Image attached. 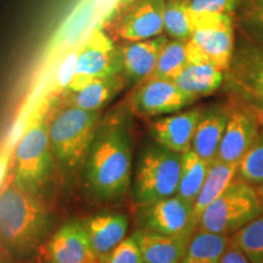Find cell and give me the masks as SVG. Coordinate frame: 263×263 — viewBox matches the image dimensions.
Here are the masks:
<instances>
[{
  "label": "cell",
  "mask_w": 263,
  "mask_h": 263,
  "mask_svg": "<svg viewBox=\"0 0 263 263\" xmlns=\"http://www.w3.org/2000/svg\"><path fill=\"white\" fill-rule=\"evenodd\" d=\"M87 188L101 199L124 195L132 182V144L120 123L108 122L95 133L84 160Z\"/></svg>",
  "instance_id": "cell-1"
},
{
  "label": "cell",
  "mask_w": 263,
  "mask_h": 263,
  "mask_svg": "<svg viewBox=\"0 0 263 263\" xmlns=\"http://www.w3.org/2000/svg\"><path fill=\"white\" fill-rule=\"evenodd\" d=\"M48 213L34 193L12 180L0 192V240L10 251L27 254L41 241Z\"/></svg>",
  "instance_id": "cell-2"
},
{
  "label": "cell",
  "mask_w": 263,
  "mask_h": 263,
  "mask_svg": "<svg viewBox=\"0 0 263 263\" xmlns=\"http://www.w3.org/2000/svg\"><path fill=\"white\" fill-rule=\"evenodd\" d=\"M262 212L263 205L255 185L235 177L224 192L206 207L196 229L232 235Z\"/></svg>",
  "instance_id": "cell-3"
},
{
  "label": "cell",
  "mask_w": 263,
  "mask_h": 263,
  "mask_svg": "<svg viewBox=\"0 0 263 263\" xmlns=\"http://www.w3.org/2000/svg\"><path fill=\"white\" fill-rule=\"evenodd\" d=\"M99 111L68 106L59 111L49 124L52 155L67 168H76L89 153L97 133Z\"/></svg>",
  "instance_id": "cell-4"
},
{
  "label": "cell",
  "mask_w": 263,
  "mask_h": 263,
  "mask_svg": "<svg viewBox=\"0 0 263 263\" xmlns=\"http://www.w3.org/2000/svg\"><path fill=\"white\" fill-rule=\"evenodd\" d=\"M182 154L151 145L140 155L134 178V196L138 203L147 206L176 195L178 192Z\"/></svg>",
  "instance_id": "cell-5"
},
{
  "label": "cell",
  "mask_w": 263,
  "mask_h": 263,
  "mask_svg": "<svg viewBox=\"0 0 263 263\" xmlns=\"http://www.w3.org/2000/svg\"><path fill=\"white\" fill-rule=\"evenodd\" d=\"M192 22L193 33L186 41L188 64L209 62L222 71H228L233 59L230 15L192 12Z\"/></svg>",
  "instance_id": "cell-6"
},
{
  "label": "cell",
  "mask_w": 263,
  "mask_h": 263,
  "mask_svg": "<svg viewBox=\"0 0 263 263\" xmlns=\"http://www.w3.org/2000/svg\"><path fill=\"white\" fill-rule=\"evenodd\" d=\"M51 155L49 124L34 122L15 145L14 182L28 192L37 193L50 174Z\"/></svg>",
  "instance_id": "cell-7"
},
{
  "label": "cell",
  "mask_w": 263,
  "mask_h": 263,
  "mask_svg": "<svg viewBox=\"0 0 263 263\" xmlns=\"http://www.w3.org/2000/svg\"><path fill=\"white\" fill-rule=\"evenodd\" d=\"M122 72L120 48L103 31H95L78 50L74 73L67 89L76 91L97 78L110 77Z\"/></svg>",
  "instance_id": "cell-8"
},
{
  "label": "cell",
  "mask_w": 263,
  "mask_h": 263,
  "mask_svg": "<svg viewBox=\"0 0 263 263\" xmlns=\"http://www.w3.org/2000/svg\"><path fill=\"white\" fill-rule=\"evenodd\" d=\"M230 85L240 106L263 127V50L252 48L240 51L229 76Z\"/></svg>",
  "instance_id": "cell-9"
},
{
  "label": "cell",
  "mask_w": 263,
  "mask_h": 263,
  "mask_svg": "<svg viewBox=\"0 0 263 263\" xmlns=\"http://www.w3.org/2000/svg\"><path fill=\"white\" fill-rule=\"evenodd\" d=\"M195 100L180 90L173 81L151 77L141 82L133 94L132 108L140 116L154 117L177 112Z\"/></svg>",
  "instance_id": "cell-10"
},
{
  "label": "cell",
  "mask_w": 263,
  "mask_h": 263,
  "mask_svg": "<svg viewBox=\"0 0 263 263\" xmlns=\"http://www.w3.org/2000/svg\"><path fill=\"white\" fill-rule=\"evenodd\" d=\"M143 207H145L143 216L144 229L183 238H192L195 233L196 221L193 203L177 194Z\"/></svg>",
  "instance_id": "cell-11"
},
{
  "label": "cell",
  "mask_w": 263,
  "mask_h": 263,
  "mask_svg": "<svg viewBox=\"0 0 263 263\" xmlns=\"http://www.w3.org/2000/svg\"><path fill=\"white\" fill-rule=\"evenodd\" d=\"M256 118L244 108L233 111L228 116L216 160L239 163L255 145L262 130Z\"/></svg>",
  "instance_id": "cell-12"
},
{
  "label": "cell",
  "mask_w": 263,
  "mask_h": 263,
  "mask_svg": "<svg viewBox=\"0 0 263 263\" xmlns=\"http://www.w3.org/2000/svg\"><path fill=\"white\" fill-rule=\"evenodd\" d=\"M167 0H140L122 16L116 26L117 37L126 42L145 41L162 33Z\"/></svg>",
  "instance_id": "cell-13"
},
{
  "label": "cell",
  "mask_w": 263,
  "mask_h": 263,
  "mask_svg": "<svg viewBox=\"0 0 263 263\" xmlns=\"http://www.w3.org/2000/svg\"><path fill=\"white\" fill-rule=\"evenodd\" d=\"M202 114L203 111L195 108L156 120L151 124L156 143L182 155L188 153L192 150L194 134Z\"/></svg>",
  "instance_id": "cell-14"
},
{
  "label": "cell",
  "mask_w": 263,
  "mask_h": 263,
  "mask_svg": "<svg viewBox=\"0 0 263 263\" xmlns=\"http://www.w3.org/2000/svg\"><path fill=\"white\" fill-rule=\"evenodd\" d=\"M168 39L163 35L128 42L120 48L122 57V72L132 82L146 81L155 71L159 55Z\"/></svg>",
  "instance_id": "cell-15"
},
{
  "label": "cell",
  "mask_w": 263,
  "mask_h": 263,
  "mask_svg": "<svg viewBox=\"0 0 263 263\" xmlns=\"http://www.w3.org/2000/svg\"><path fill=\"white\" fill-rule=\"evenodd\" d=\"M50 263H87L91 256L83 224L71 222L55 233L48 246Z\"/></svg>",
  "instance_id": "cell-16"
},
{
  "label": "cell",
  "mask_w": 263,
  "mask_h": 263,
  "mask_svg": "<svg viewBox=\"0 0 263 263\" xmlns=\"http://www.w3.org/2000/svg\"><path fill=\"white\" fill-rule=\"evenodd\" d=\"M144 263H180L188 250L192 238L171 236L149 229L134 233Z\"/></svg>",
  "instance_id": "cell-17"
},
{
  "label": "cell",
  "mask_w": 263,
  "mask_h": 263,
  "mask_svg": "<svg viewBox=\"0 0 263 263\" xmlns=\"http://www.w3.org/2000/svg\"><path fill=\"white\" fill-rule=\"evenodd\" d=\"M91 254L101 257L124 239L128 230V218L124 215H98L83 223Z\"/></svg>",
  "instance_id": "cell-18"
},
{
  "label": "cell",
  "mask_w": 263,
  "mask_h": 263,
  "mask_svg": "<svg viewBox=\"0 0 263 263\" xmlns=\"http://www.w3.org/2000/svg\"><path fill=\"white\" fill-rule=\"evenodd\" d=\"M228 116L229 115L222 110H211L202 114L192 143V150L196 155L209 162L216 160Z\"/></svg>",
  "instance_id": "cell-19"
},
{
  "label": "cell",
  "mask_w": 263,
  "mask_h": 263,
  "mask_svg": "<svg viewBox=\"0 0 263 263\" xmlns=\"http://www.w3.org/2000/svg\"><path fill=\"white\" fill-rule=\"evenodd\" d=\"M224 71L213 64H188L173 82L180 90L193 98L212 94L221 87Z\"/></svg>",
  "instance_id": "cell-20"
},
{
  "label": "cell",
  "mask_w": 263,
  "mask_h": 263,
  "mask_svg": "<svg viewBox=\"0 0 263 263\" xmlns=\"http://www.w3.org/2000/svg\"><path fill=\"white\" fill-rule=\"evenodd\" d=\"M239 163H229L223 161L215 160L210 166L205 182L195 202H194V217H195L196 227L200 216L205 211L206 207L215 201L221 194L224 192L227 186L233 182L238 174Z\"/></svg>",
  "instance_id": "cell-21"
},
{
  "label": "cell",
  "mask_w": 263,
  "mask_h": 263,
  "mask_svg": "<svg viewBox=\"0 0 263 263\" xmlns=\"http://www.w3.org/2000/svg\"><path fill=\"white\" fill-rule=\"evenodd\" d=\"M121 87H122L121 74L97 78L81 89L71 91L67 105L87 111H99L118 93Z\"/></svg>",
  "instance_id": "cell-22"
},
{
  "label": "cell",
  "mask_w": 263,
  "mask_h": 263,
  "mask_svg": "<svg viewBox=\"0 0 263 263\" xmlns=\"http://www.w3.org/2000/svg\"><path fill=\"white\" fill-rule=\"evenodd\" d=\"M230 235L196 229L180 263H218L229 244Z\"/></svg>",
  "instance_id": "cell-23"
},
{
  "label": "cell",
  "mask_w": 263,
  "mask_h": 263,
  "mask_svg": "<svg viewBox=\"0 0 263 263\" xmlns=\"http://www.w3.org/2000/svg\"><path fill=\"white\" fill-rule=\"evenodd\" d=\"M212 162L203 160L193 150L182 155V172L177 195L194 205Z\"/></svg>",
  "instance_id": "cell-24"
},
{
  "label": "cell",
  "mask_w": 263,
  "mask_h": 263,
  "mask_svg": "<svg viewBox=\"0 0 263 263\" xmlns=\"http://www.w3.org/2000/svg\"><path fill=\"white\" fill-rule=\"evenodd\" d=\"M186 65H188V59H186L185 39L168 41L160 52L155 71L151 77L174 81Z\"/></svg>",
  "instance_id": "cell-25"
},
{
  "label": "cell",
  "mask_w": 263,
  "mask_h": 263,
  "mask_svg": "<svg viewBox=\"0 0 263 263\" xmlns=\"http://www.w3.org/2000/svg\"><path fill=\"white\" fill-rule=\"evenodd\" d=\"M230 242L238 246L252 263H263V212L233 233Z\"/></svg>",
  "instance_id": "cell-26"
},
{
  "label": "cell",
  "mask_w": 263,
  "mask_h": 263,
  "mask_svg": "<svg viewBox=\"0 0 263 263\" xmlns=\"http://www.w3.org/2000/svg\"><path fill=\"white\" fill-rule=\"evenodd\" d=\"M163 29L174 39L188 41L193 33L189 0H167L163 12Z\"/></svg>",
  "instance_id": "cell-27"
},
{
  "label": "cell",
  "mask_w": 263,
  "mask_h": 263,
  "mask_svg": "<svg viewBox=\"0 0 263 263\" xmlns=\"http://www.w3.org/2000/svg\"><path fill=\"white\" fill-rule=\"evenodd\" d=\"M236 178L245 180L252 185L263 183V129L255 145L239 162Z\"/></svg>",
  "instance_id": "cell-28"
},
{
  "label": "cell",
  "mask_w": 263,
  "mask_h": 263,
  "mask_svg": "<svg viewBox=\"0 0 263 263\" xmlns=\"http://www.w3.org/2000/svg\"><path fill=\"white\" fill-rule=\"evenodd\" d=\"M98 258L101 263H144L143 255L133 236L124 238L111 251Z\"/></svg>",
  "instance_id": "cell-29"
},
{
  "label": "cell",
  "mask_w": 263,
  "mask_h": 263,
  "mask_svg": "<svg viewBox=\"0 0 263 263\" xmlns=\"http://www.w3.org/2000/svg\"><path fill=\"white\" fill-rule=\"evenodd\" d=\"M236 0H189V9L194 14H228L235 8Z\"/></svg>",
  "instance_id": "cell-30"
},
{
  "label": "cell",
  "mask_w": 263,
  "mask_h": 263,
  "mask_svg": "<svg viewBox=\"0 0 263 263\" xmlns=\"http://www.w3.org/2000/svg\"><path fill=\"white\" fill-rule=\"evenodd\" d=\"M246 16L252 26L263 34V0H249Z\"/></svg>",
  "instance_id": "cell-31"
},
{
  "label": "cell",
  "mask_w": 263,
  "mask_h": 263,
  "mask_svg": "<svg viewBox=\"0 0 263 263\" xmlns=\"http://www.w3.org/2000/svg\"><path fill=\"white\" fill-rule=\"evenodd\" d=\"M77 54L78 51L72 52L66 58L64 64H62L60 72H59V82L64 88H67L70 82L72 81L74 73V67H76V61H77Z\"/></svg>",
  "instance_id": "cell-32"
},
{
  "label": "cell",
  "mask_w": 263,
  "mask_h": 263,
  "mask_svg": "<svg viewBox=\"0 0 263 263\" xmlns=\"http://www.w3.org/2000/svg\"><path fill=\"white\" fill-rule=\"evenodd\" d=\"M218 263H252L251 259H250L248 256H246L244 252L240 250L238 246L230 242L227 246L226 251L223 252L221 259H219Z\"/></svg>",
  "instance_id": "cell-33"
},
{
  "label": "cell",
  "mask_w": 263,
  "mask_h": 263,
  "mask_svg": "<svg viewBox=\"0 0 263 263\" xmlns=\"http://www.w3.org/2000/svg\"><path fill=\"white\" fill-rule=\"evenodd\" d=\"M10 161V151H4V153L0 155V184L4 180V177L8 171V164Z\"/></svg>",
  "instance_id": "cell-34"
},
{
  "label": "cell",
  "mask_w": 263,
  "mask_h": 263,
  "mask_svg": "<svg viewBox=\"0 0 263 263\" xmlns=\"http://www.w3.org/2000/svg\"><path fill=\"white\" fill-rule=\"evenodd\" d=\"M255 188H256V192H257V194H258L259 200H261V202L263 205V183H259V184H257V185H255Z\"/></svg>",
  "instance_id": "cell-35"
},
{
  "label": "cell",
  "mask_w": 263,
  "mask_h": 263,
  "mask_svg": "<svg viewBox=\"0 0 263 263\" xmlns=\"http://www.w3.org/2000/svg\"><path fill=\"white\" fill-rule=\"evenodd\" d=\"M87 263H101V261L97 257V256H91V257L87 261Z\"/></svg>",
  "instance_id": "cell-36"
},
{
  "label": "cell",
  "mask_w": 263,
  "mask_h": 263,
  "mask_svg": "<svg viewBox=\"0 0 263 263\" xmlns=\"http://www.w3.org/2000/svg\"><path fill=\"white\" fill-rule=\"evenodd\" d=\"M132 2H134V0H117V4L118 5H121V6H124V5H127V4H129V3H132Z\"/></svg>",
  "instance_id": "cell-37"
}]
</instances>
